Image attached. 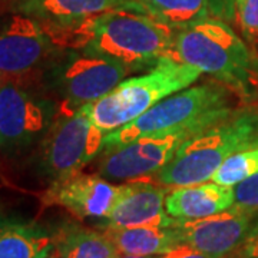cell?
<instances>
[{
  "instance_id": "cell-1",
  "label": "cell",
  "mask_w": 258,
  "mask_h": 258,
  "mask_svg": "<svg viewBox=\"0 0 258 258\" xmlns=\"http://www.w3.org/2000/svg\"><path fill=\"white\" fill-rule=\"evenodd\" d=\"M50 36L60 47L102 56L125 66L129 74L175 56L174 30L132 10L105 12Z\"/></svg>"
},
{
  "instance_id": "cell-2",
  "label": "cell",
  "mask_w": 258,
  "mask_h": 258,
  "mask_svg": "<svg viewBox=\"0 0 258 258\" xmlns=\"http://www.w3.org/2000/svg\"><path fill=\"white\" fill-rule=\"evenodd\" d=\"M175 56L218 82L249 93L258 75V60L234 29L218 19H204L176 30Z\"/></svg>"
},
{
  "instance_id": "cell-3",
  "label": "cell",
  "mask_w": 258,
  "mask_h": 258,
  "mask_svg": "<svg viewBox=\"0 0 258 258\" xmlns=\"http://www.w3.org/2000/svg\"><path fill=\"white\" fill-rule=\"evenodd\" d=\"M201 74L198 68L181 62L176 56L164 57L148 74L123 79L101 99L88 103L89 116L98 128L109 134L135 120L158 102L186 89Z\"/></svg>"
},
{
  "instance_id": "cell-4",
  "label": "cell",
  "mask_w": 258,
  "mask_h": 258,
  "mask_svg": "<svg viewBox=\"0 0 258 258\" xmlns=\"http://www.w3.org/2000/svg\"><path fill=\"white\" fill-rule=\"evenodd\" d=\"M254 147H258V115L228 118L185 141L155 179L165 186L201 184L212 179L232 154Z\"/></svg>"
},
{
  "instance_id": "cell-5",
  "label": "cell",
  "mask_w": 258,
  "mask_h": 258,
  "mask_svg": "<svg viewBox=\"0 0 258 258\" xmlns=\"http://www.w3.org/2000/svg\"><path fill=\"white\" fill-rule=\"evenodd\" d=\"M228 91L221 85H200L168 96L135 120L106 134V148L122 147L135 139L191 126L211 128L231 118Z\"/></svg>"
},
{
  "instance_id": "cell-6",
  "label": "cell",
  "mask_w": 258,
  "mask_h": 258,
  "mask_svg": "<svg viewBox=\"0 0 258 258\" xmlns=\"http://www.w3.org/2000/svg\"><path fill=\"white\" fill-rule=\"evenodd\" d=\"M105 139L106 132L93 123L88 105L63 108L37 147V172L50 182L78 174L103 152Z\"/></svg>"
},
{
  "instance_id": "cell-7",
  "label": "cell",
  "mask_w": 258,
  "mask_h": 258,
  "mask_svg": "<svg viewBox=\"0 0 258 258\" xmlns=\"http://www.w3.org/2000/svg\"><path fill=\"white\" fill-rule=\"evenodd\" d=\"M43 83L66 109H78L109 93L129 74L128 69L102 56L62 47L45 68Z\"/></svg>"
},
{
  "instance_id": "cell-8",
  "label": "cell",
  "mask_w": 258,
  "mask_h": 258,
  "mask_svg": "<svg viewBox=\"0 0 258 258\" xmlns=\"http://www.w3.org/2000/svg\"><path fill=\"white\" fill-rule=\"evenodd\" d=\"M60 111L52 98L0 76V149L20 154L37 148Z\"/></svg>"
},
{
  "instance_id": "cell-9",
  "label": "cell",
  "mask_w": 258,
  "mask_h": 258,
  "mask_svg": "<svg viewBox=\"0 0 258 258\" xmlns=\"http://www.w3.org/2000/svg\"><path fill=\"white\" fill-rule=\"evenodd\" d=\"M208 128L191 126L174 132L154 134L135 139L122 147L103 149L99 159V175L108 181L138 179L155 175L175 157L185 141Z\"/></svg>"
},
{
  "instance_id": "cell-10",
  "label": "cell",
  "mask_w": 258,
  "mask_h": 258,
  "mask_svg": "<svg viewBox=\"0 0 258 258\" xmlns=\"http://www.w3.org/2000/svg\"><path fill=\"white\" fill-rule=\"evenodd\" d=\"M59 46L36 19L13 13L0 22V76L25 78L43 72Z\"/></svg>"
},
{
  "instance_id": "cell-11",
  "label": "cell",
  "mask_w": 258,
  "mask_h": 258,
  "mask_svg": "<svg viewBox=\"0 0 258 258\" xmlns=\"http://www.w3.org/2000/svg\"><path fill=\"white\" fill-rule=\"evenodd\" d=\"M175 227L182 244L215 258H228L257 231L258 210L232 205L200 220H176Z\"/></svg>"
},
{
  "instance_id": "cell-12",
  "label": "cell",
  "mask_w": 258,
  "mask_h": 258,
  "mask_svg": "<svg viewBox=\"0 0 258 258\" xmlns=\"http://www.w3.org/2000/svg\"><path fill=\"white\" fill-rule=\"evenodd\" d=\"M119 186L112 185L108 179L98 175H74L50 182L42 195L45 207H60L79 220L103 221L119 195Z\"/></svg>"
},
{
  "instance_id": "cell-13",
  "label": "cell",
  "mask_w": 258,
  "mask_h": 258,
  "mask_svg": "<svg viewBox=\"0 0 258 258\" xmlns=\"http://www.w3.org/2000/svg\"><path fill=\"white\" fill-rule=\"evenodd\" d=\"M9 6L13 13L36 19L50 35L111 10L145 13L135 0H10Z\"/></svg>"
},
{
  "instance_id": "cell-14",
  "label": "cell",
  "mask_w": 258,
  "mask_h": 258,
  "mask_svg": "<svg viewBox=\"0 0 258 258\" xmlns=\"http://www.w3.org/2000/svg\"><path fill=\"white\" fill-rule=\"evenodd\" d=\"M166 194L165 188L139 178L120 185L116 203L102 221L103 228L174 225L176 220L168 215L165 210Z\"/></svg>"
},
{
  "instance_id": "cell-15",
  "label": "cell",
  "mask_w": 258,
  "mask_h": 258,
  "mask_svg": "<svg viewBox=\"0 0 258 258\" xmlns=\"http://www.w3.org/2000/svg\"><path fill=\"white\" fill-rule=\"evenodd\" d=\"M234 205L232 186L205 181L201 184L176 186L166 194L165 210L168 215L181 221L200 220L225 211Z\"/></svg>"
},
{
  "instance_id": "cell-16",
  "label": "cell",
  "mask_w": 258,
  "mask_h": 258,
  "mask_svg": "<svg viewBox=\"0 0 258 258\" xmlns=\"http://www.w3.org/2000/svg\"><path fill=\"white\" fill-rule=\"evenodd\" d=\"M52 228L16 217H0V258H47L53 252Z\"/></svg>"
},
{
  "instance_id": "cell-17",
  "label": "cell",
  "mask_w": 258,
  "mask_h": 258,
  "mask_svg": "<svg viewBox=\"0 0 258 258\" xmlns=\"http://www.w3.org/2000/svg\"><path fill=\"white\" fill-rule=\"evenodd\" d=\"M56 258H115L118 249L103 232L76 222H62L52 228Z\"/></svg>"
},
{
  "instance_id": "cell-18",
  "label": "cell",
  "mask_w": 258,
  "mask_h": 258,
  "mask_svg": "<svg viewBox=\"0 0 258 258\" xmlns=\"http://www.w3.org/2000/svg\"><path fill=\"white\" fill-rule=\"evenodd\" d=\"M103 232L115 244L118 252L132 255L159 257L182 244L175 224L169 227L145 225L132 228H103Z\"/></svg>"
},
{
  "instance_id": "cell-19",
  "label": "cell",
  "mask_w": 258,
  "mask_h": 258,
  "mask_svg": "<svg viewBox=\"0 0 258 258\" xmlns=\"http://www.w3.org/2000/svg\"><path fill=\"white\" fill-rule=\"evenodd\" d=\"M148 16L172 30L208 19L210 0H135Z\"/></svg>"
},
{
  "instance_id": "cell-20",
  "label": "cell",
  "mask_w": 258,
  "mask_h": 258,
  "mask_svg": "<svg viewBox=\"0 0 258 258\" xmlns=\"http://www.w3.org/2000/svg\"><path fill=\"white\" fill-rule=\"evenodd\" d=\"M255 174H258V147L235 152L227 158L214 174L212 181L225 186H234Z\"/></svg>"
},
{
  "instance_id": "cell-21",
  "label": "cell",
  "mask_w": 258,
  "mask_h": 258,
  "mask_svg": "<svg viewBox=\"0 0 258 258\" xmlns=\"http://www.w3.org/2000/svg\"><path fill=\"white\" fill-rule=\"evenodd\" d=\"M232 189L234 205L247 210H258V174L234 185Z\"/></svg>"
},
{
  "instance_id": "cell-22",
  "label": "cell",
  "mask_w": 258,
  "mask_h": 258,
  "mask_svg": "<svg viewBox=\"0 0 258 258\" xmlns=\"http://www.w3.org/2000/svg\"><path fill=\"white\" fill-rule=\"evenodd\" d=\"M235 6L244 32L258 39V0H235Z\"/></svg>"
},
{
  "instance_id": "cell-23",
  "label": "cell",
  "mask_w": 258,
  "mask_h": 258,
  "mask_svg": "<svg viewBox=\"0 0 258 258\" xmlns=\"http://www.w3.org/2000/svg\"><path fill=\"white\" fill-rule=\"evenodd\" d=\"M159 258H215L210 255V254H205L203 251H198V249L192 248L186 244H181L174 249H171L169 252H166L164 255H159Z\"/></svg>"
},
{
  "instance_id": "cell-24",
  "label": "cell",
  "mask_w": 258,
  "mask_h": 258,
  "mask_svg": "<svg viewBox=\"0 0 258 258\" xmlns=\"http://www.w3.org/2000/svg\"><path fill=\"white\" fill-rule=\"evenodd\" d=\"M232 258H258V228L232 255Z\"/></svg>"
},
{
  "instance_id": "cell-25",
  "label": "cell",
  "mask_w": 258,
  "mask_h": 258,
  "mask_svg": "<svg viewBox=\"0 0 258 258\" xmlns=\"http://www.w3.org/2000/svg\"><path fill=\"white\" fill-rule=\"evenodd\" d=\"M115 258H159V257H145V255H132V254H123V252H118Z\"/></svg>"
},
{
  "instance_id": "cell-26",
  "label": "cell",
  "mask_w": 258,
  "mask_h": 258,
  "mask_svg": "<svg viewBox=\"0 0 258 258\" xmlns=\"http://www.w3.org/2000/svg\"><path fill=\"white\" fill-rule=\"evenodd\" d=\"M47 258H56V257H55V255H53V254H52V255H49V257H47Z\"/></svg>"
}]
</instances>
